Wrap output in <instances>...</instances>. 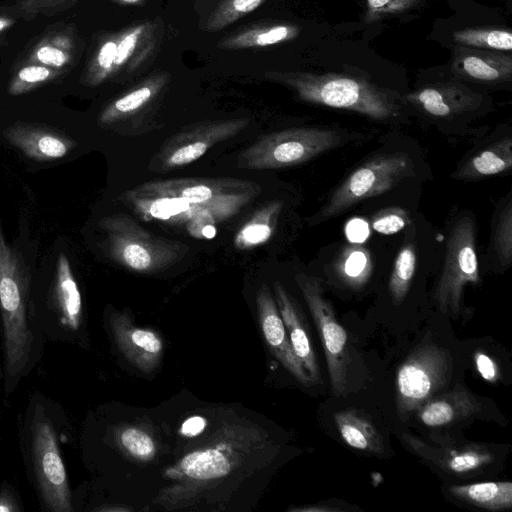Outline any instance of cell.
<instances>
[{
  "mask_svg": "<svg viewBox=\"0 0 512 512\" xmlns=\"http://www.w3.org/2000/svg\"><path fill=\"white\" fill-rule=\"evenodd\" d=\"M261 187L249 180L186 177L145 182L121 197L145 221L184 226L196 238H211L214 224L249 205Z\"/></svg>",
  "mask_w": 512,
  "mask_h": 512,
  "instance_id": "obj_1",
  "label": "cell"
},
{
  "mask_svg": "<svg viewBox=\"0 0 512 512\" xmlns=\"http://www.w3.org/2000/svg\"><path fill=\"white\" fill-rule=\"evenodd\" d=\"M161 38L159 19L141 21L118 31L92 33L74 86L96 89L127 80L151 63Z\"/></svg>",
  "mask_w": 512,
  "mask_h": 512,
  "instance_id": "obj_2",
  "label": "cell"
},
{
  "mask_svg": "<svg viewBox=\"0 0 512 512\" xmlns=\"http://www.w3.org/2000/svg\"><path fill=\"white\" fill-rule=\"evenodd\" d=\"M0 320L4 390L13 392L32 367L35 337L28 313V282L0 227Z\"/></svg>",
  "mask_w": 512,
  "mask_h": 512,
  "instance_id": "obj_3",
  "label": "cell"
},
{
  "mask_svg": "<svg viewBox=\"0 0 512 512\" xmlns=\"http://www.w3.org/2000/svg\"><path fill=\"white\" fill-rule=\"evenodd\" d=\"M265 78L293 89L306 102L387 120L399 114L391 93L369 81L342 74L267 71Z\"/></svg>",
  "mask_w": 512,
  "mask_h": 512,
  "instance_id": "obj_4",
  "label": "cell"
},
{
  "mask_svg": "<svg viewBox=\"0 0 512 512\" xmlns=\"http://www.w3.org/2000/svg\"><path fill=\"white\" fill-rule=\"evenodd\" d=\"M109 256L121 266L152 273L181 260L189 248L185 243L151 233L126 214H114L99 221Z\"/></svg>",
  "mask_w": 512,
  "mask_h": 512,
  "instance_id": "obj_5",
  "label": "cell"
},
{
  "mask_svg": "<svg viewBox=\"0 0 512 512\" xmlns=\"http://www.w3.org/2000/svg\"><path fill=\"white\" fill-rule=\"evenodd\" d=\"M341 135L332 129L290 128L258 138L237 158V167L253 170L296 166L336 147Z\"/></svg>",
  "mask_w": 512,
  "mask_h": 512,
  "instance_id": "obj_6",
  "label": "cell"
},
{
  "mask_svg": "<svg viewBox=\"0 0 512 512\" xmlns=\"http://www.w3.org/2000/svg\"><path fill=\"white\" fill-rule=\"evenodd\" d=\"M414 175L413 162L405 153L379 155L356 168L331 194L311 219L318 224L338 216L357 203L381 195Z\"/></svg>",
  "mask_w": 512,
  "mask_h": 512,
  "instance_id": "obj_7",
  "label": "cell"
},
{
  "mask_svg": "<svg viewBox=\"0 0 512 512\" xmlns=\"http://www.w3.org/2000/svg\"><path fill=\"white\" fill-rule=\"evenodd\" d=\"M90 36L84 33L75 7L49 18L35 35L6 58L41 64L71 74L76 80Z\"/></svg>",
  "mask_w": 512,
  "mask_h": 512,
  "instance_id": "obj_8",
  "label": "cell"
},
{
  "mask_svg": "<svg viewBox=\"0 0 512 512\" xmlns=\"http://www.w3.org/2000/svg\"><path fill=\"white\" fill-rule=\"evenodd\" d=\"M448 350L434 343L418 346L397 373V413L404 418L438 395L452 377Z\"/></svg>",
  "mask_w": 512,
  "mask_h": 512,
  "instance_id": "obj_9",
  "label": "cell"
},
{
  "mask_svg": "<svg viewBox=\"0 0 512 512\" xmlns=\"http://www.w3.org/2000/svg\"><path fill=\"white\" fill-rule=\"evenodd\" d=\"M479 283L475 224L465 216L455 222L446 242L443 269L434 292L438 309L457 317L466 285Z\"/></svg>",
  "mask_w": 512,
  "mask_h": 512,
  "instance_id": "obj_10",
  "label": "cell"
},
{
  "mask_svg": "<svg viewBox=\"0 0 512 512\" xmlns=\"http://www.w3.org/2000/svg\"><path fill=\"white\" fill-rule=\"evenodd\" d=\"M295 281L317 327L332 391L337 396H344L349 390L350 355L347 333L339 323L332 304L325 297L320 280L297 273Z\"/></svg>",
  "mask_w": 512,
  "mask_h": 512,
  "instance_id": "obj_11",
  "label": "cell"
},
{
  "mask_svg": "<svg viewBox=\"0 0 512 512\" xmlns=\"http://www.w3.org/2000/svg\"><path fill=\"white\" fill-rule=\"evenodd\" d=\"M31 453L37 487L45 508L52 512L73 511L56 431L41 409L36 410L31 425Z\"/></svg>",
  "mask_w": 512,
  "mask_h": 512,
  "instance_id": "obj_12",
  "label": "cell"
},
{
  "mask_svg": "<svg viewBox=\"0 0 512 512\" xmlns=\"http://www.w3.org/2000/svg\"><path fill=\"white\" fill-rule=\"evenodd\" d=\"M249 125L248 118L208 120L183 128L153 156L149 169L166 172L201 158L210 148L229 140Z\"/></svg>",
  "mask_w": 512,
  "mask_h": 512,
  "instance_id": "obj_13",
  "label": "cell"
},
{
  "mask_svg": "<svg viewBox=\"0 0 512 512\" xmlns=\"http://www.w3.org/2000/svg\"><path fill=\"white\" fill-rule=\"evenodd\" d=\"M71 74L34 62L5 58L0 61V100L26 101L57 95L74 86Z\"/></svg>",
  "mask_w": 512,
  "mask_h": 512,
  "instance_id": "obj_14",
  "label": "cell"
},
{
  "mask_svg": "<svg viewBox=\"0 0 512 512\" xmlns=\"http://www.w3.org/2000/svg\"><path fill=\"white\" fill-rule=\"evenodd\" d=\"M401 438L417 456L450 474L471 473L494 461L492 450L480 443L437 444L408 433Z\"/></svg>",
  "mask_w": 512,
  "mask_h": 512,
  "instance_id": "obj_15",
  "label": "cell"
},
{
  "mask_svg": "<svg viewBox=\"0 0 512 512\" xmlns=\"http://www.w3.org/2000/svg\"><path fill=\"white\" fill-rule=\"evenodd\" d=\"M261 331L267 346L284 368L303 385L313 382L295 356L282 317L269 287L263 284L256 294Z\"/></svg>",
  "mask_w": 512,
  "mask_h": 512,
  "instance_id": "obj_16",
  "label": "cell"
},
{
  "mask_svg": "<svg viewBox=\"0 0 512 512\" xmlns=\"http://www.w3.org/2000/svg\"><path fill=\"white\" fill-rule=\"evenodd\" d=\"M110 325L118 348L130 363L144 373L158 366L163 342L157 333L135 326L126 313H113Z\"/></svg>",
  "mask_w": 512,
  "mask_h": 512,
  "instance_id": "obj_17",
  "label": "cell"
},
{
  "mask_svg": "<svg viewBox=\"0 0 512 512\" xmlns=\"http://www.w3.org/2000/svg\"><path fill=\"white\" fill-rule=\"evenodd\" d=\"M7 140L29 158L49 162L65 157L76 146L67 135L44 125L17 122L5 132Z\"/></svg>",
  "mask_w": 512,
  "mask_h": 512,
  "instance_id": "obj_18",
  "label": "cell"
},
{
  "mask_svg": "<svg viewBox=\"0 0 512 512\" xmlns=\"http://www.w3.org/2000/svg\"><path fill=\"white\" fill-rule=\"evenodd\" d=\"M273 289L276 305L285 325L293 352L313 384H317L322 381L321 373L301 310L294 298L279 281L274 282Z\"/></svg>",
  "mask_w": 512,
  "mask_h": 512,
  "instance_id": "obj_19",
  "label": "cell"
},
{
  "mask_svg": "<svg viewBox=\"0 0 512 512\" xmlns=\"http://www.w3.org/2000/svg\"><path fill=\"white\" fill-rule=\"evenodd\" d=\"M51 304L57 325L65 331L66 336L80 329L83 319L82 297L65 254H60L57 259L51 289Z\"/></svg>",
  "mask_w": 512,
  "mask_h": 512,
  "instance_id": "obj_20",
  "label": "cell"
},
{
  "mask_svg": "<svg viewBox=\"0 0 512 512\" xmlns=\"http://www.w3.org/2000/svg\"><path fill=\"white\" fill-rule=\"evenodd\" d=\"M171 75L166 71L153 73L131 89L109 101L98 114L99 125L109 126L132 118L148 107L168 85Z\"/></svg>",
  "mask_w": 512,
  "mask_h": 512,
  "instance_id": "obj_21",
  "label": "cell"
},
{
  "mask_svg": "<svg viewBox=\"0 0 512 512\" xmlns=\"http://www.w3.org/2000/svg\"><path fill=\"white\" fill-rule=\"evenodd\" d=\"M452 69L469 81L500 83L511 79L512 58L497 51L457 47Z\"/></svg>",
  "mask_w": 512,
  "mask_h": 512,
  "instance_id": "obj_22",
  "label": "cell"
},
{
  "mask_svg": "<svg viewBox=\"0 0 512 512\" xmlns=\"http://www.w3.org/2000/svg\"><path fill=\"white\" fill-rule=\"evenodd\" d=\"M48 20L16 0H0V61L21 48Z\"/></svg>",
  "mask_w": 512,
  "mask_h": 512,
  "instance_id": "obj_23",
  "label": "cell"
},
{
  "mask_svg": "<svg viewBox=\"0 0 512 512\" xmlns=\"http://www.w3.org/2000/svg\"><path fill=\"white\" fill-rule=\"evenodd\" d=\"M477 96L462 85L441 83L424 87L407 99L426 114L447 117L472 109Z\"/></svg>",
  "mask_w": 512,
  "mask_h": 512,
  "instance_id": "obj_24",
  "label": "cell"
},
{
  "mask_svg": "<svg viewBox=\"0 0 512 512\" xmlns=\"http://www.w3.org/2000/svg\"><path fill=\"white\" fill-rule=\"evenodd\" d=\"M481 409L478 399L463 385L436 395L418 409V418L429 427H439L467 418Z\"/></svg>",
  "mask_w": 512,
  "mask_h": 512,
  "instance_id": "obj_25",
  "label": "cell"
},
{
  "mask_svg": "<svg viewBox=\"0 0 512 512\" xmlns=\"http://www.w3.org/2000/svg\"><path fill=\"white\" fill-rule=\"evenodd\" d=\"M512 167V140L501 139L469 158L456 172L459 180H478L500 174Z\"/></svg>",
  "mask_w": 512,
  "mask_h": 512,
  "instance_id": "obj_26",
  "label": "cell"
},
{
  "mask_svg": "<svg viewBox=\"0 0 512 512\" xmlns=\"http://www.w3.org/2000/svg\"><path fill=\"white\" fill-rule=\"evenodd\" d=\"M334 420L344 442L357 450L382 454V438L374 425L355 409H345L334 414Z\"/></svg>",
  "mask_w": 512,
  "mask_h": 512,
  "instance_id": "obj_27",
  "label": "cell"
},
{
  "mask_svg": "<svg viewBox=\"0 0 512 512\" xmlns=\"http://www.w3.org/2000/svg\"><path fill=\"white\" fill-rule=\"evenodd\" d=\"M284 203L272 200L258 207L234 237V246L248 250L266 243L274 234Z\"/></svg>",
  "mask_w": 512,
  "mask_h": 512,
  "instance_id": "obj_28",
  "label": "cell"
},
{
  "mask_svg": "<svg viewBox=\"0 0 512 512\" xmlns=\"http://www.w3.org/2000/svg\"><path fill=\"white\" fill-rule=\"evenodd\" d=\"M299 28L293 24L276 23L251 27L223 38L217 45L222 50H243L268 47L296 38Z\"/></svg>",
  "mask_w": 512,
  "mask_h": 512,
  "instance_id": "obj_29",
  "label": "cell"
},
{
  "mask_svg": "<svg viewBox=\"0 0 512 512\" xmlns=\"http://www.w3.org/2000/svg\"><path fill=\"white\" fill-rule=\"evenodd\" d=\"M449 492L457 499L487 510L500 511L510 509L512 506L510 481L452 485Z\"/></svg>",
  "mask_w": 512,
  "mask_h": 512,
  "instance_id": "obj_30",
  "label": "cell"
},
{
  "mask_svg": "<svg viewBox=\"0 0 512 512\" xmlns=\"http://www.w3.org/2000/svg\"><path fill=\"white\" fill-rule=\"evenodd\" d=\"M373 263L369 251L360 244L344 246L332 263L335 277L345 286L359 289L372 273Z\"/></svg>",
  "mask_w": 512,
  "mask_h": 512,
  "instance_id": "obj_31",
  "label": "cell"
},
{
  "mask_svg": "<svg viewBox=\"0 0 512 512\" xmlns=\"http://www.w3.org/2000/svg\"><path fill=\"white\" fill-rule=\"evenodd\" d=\"M417 253L413 243H405L399 250L389 279V293L400 304L405 299L416 272Z\"/></svg>",
  "mask_w": 512,
  "mask_h": 512,
  "instance_id": "obj_32",
  "label": "cell"
},
{
  "mask_svg": "<svg viewBox=\"0 0 512 512\" xmlns=\"http://www.w3.org/2000/svg\"><path fill=\"white\" fill-rule=\"evenodd\" d=\"M454 41L466 47L485 48L494 51H510L512 34L509 30L495 28H471L456 31Z\"/></svg>",
  "mask_w": 512,
  "mask_h": 512,
  "instance_id": "obj_33",
  "label": "cell"
},
{
  "mask_svg": "<svg viewBox=\"0 0 512 512\" xmlns=\"http://www.w3.org/2000/svg\"><path fill=\"white\" fill-rule=\"evenodd\" d=\"M265 1L267 0H223L207 19L205 30H221L256 10Z\"/></svg>",
  "mask_w": 512,
  "mask_h": 512,
  "instance_id": "obj_34",
  "label": "cell"
},
{
  "mask_svg": "<svg viewBox=\"0 0 512 512\" xmlns=\"http://www.w3.org/2000/svg\"><path fill=\"white\" fill-rule=\"evenodd\" d=\"M194 456L199 458L200 460L204 461L205 463H208L212 460V476H221L223 474H226L229 470V459L225 457L224 454L221 452L219 453L218 449H208L205 451H195L192 453ZM210 465L201 464V465H191V466H175L174 468H171L167 472V474L171 478H179L183 477L184 475L189 477H194L197 479H208L210 474Z\"/></svg>",
  "mask_w": 512,
  "mask_h": 512,
  "instance_id": "obj_35",
  "label": "cell"
},
{
  "mask_svg": "<svg viewBox=\"0 0 512 512\" xmlns=\"http://www.w3.org/2000/svg\"><path fill=\"white\" fill-rule=\"evenodd\" d=\"M118 442L129 455L142 461L152 459L156 453L153 438L136 427L122 429L118 434Z\"/></svg>",
  "mask_w": 512,
  "mask_h": 512,
  "instance_id": "obj_36",
  "label": "cell"
},
{
  "mask_svg": "<svg viewBox=\"0 0 512 512\" xmlns=\"http://www.w3.org/2000/svg\"><path fill=\"white\" fill-rule=\"evenodd\" d=\"M494 248L502 266H508L512 260V201L508 198L502 209L494 231Z\"/></svg>",
  "mask_w": 512,
  "mask_h": 512,
  "instance_id": "obj_37",
  "label": "cell"
},
{
  "mask_svg": "<svg viewBox=\"0 0 512 512\" xmlns=\"http://www.w3.org/2000/svg\"><path fill=\"white\" fill-rule=\"evenodd\" d=\"M409 212L399 207H389L377 211L371 221L372 228L380 234L392 235L410 223Z\"/></svg>",
  "mask_w": 512,
  "mask_h": 512,
  "instance_id": "obj_38",
  "label": "cell"
},
{
  "mask_svg": "<svg viewBox=\"0 0 512 512\" xmlns=\"http://www.w3.org/2000/svg\"><path fill=\"white\" fill-rule=\"evenodd\" d=\"M30 11L50 18L74 9L80 0H16Z\"/></svg>",
  "mask_w": 512,
  "mask_h": 512,
  "instance_id": "obj_39",
  "label": "cell"
},
{
  "mask_svg": "<svg viewBox=\"0 0 512 512\" xmlns=\"http://www.w3.org/2000/svg\"><path fill=\"white\" fill-rule=\"evenodd\" d=\"M420 0H367L368 21H375L379 18L403 12L418 4Z\"/></svg>",
  "mask_w": 512,
  "mask_h": 512,
  "instance_id": "obj_40",
  "label": "cell"
},
{
  "mask_svg": "<svg viewBox=\"0 0 512 512\" xmlns=\"http://www.w3.org/2000/svg\"><path fill=\"white\" fill-rule=\"evenodd\" d=\"M476 368L480 375L489 382H496L499 377V369L496 362L482 351H477L474 355Z\"/></svg>",
  "mask_w": 512,
  "mask_h": 512,
  "instance_id": "obj_41",
  "label": "cell"
},
{
  "mask_svg": "<svg viewBox=\"0 0 512 512\" xmlns=\"http://www.w3.org/2000/svg\"><path fill=\"white\" fill-rule=\"evenodd\" d=\"M207 426V421L202 416H191L181 426L180 432L186 437H195L201 434Z\"/></svg>",
  "mask_w": 512,
  "mask_h": 512,
  "instance_id": "obj_42",
  "label": "cell"
},
{
  "mask_svg": "<svg viewBox=\"0 0 512 512\" xmlns=\"http://www.w3.org/2000/svg\"><path fill=\"white\" fill-rule=\"evenodd\" d=\"M21 508L19 503L10 489L3 488L0 490V512H18Z\"/></svg>",
  "mask_w": 512,
  "mask_h": 512,
  "instance_id": "obj_43",
  "label": "cell"
},
{
  "mask_svg": "<svg viewBox=\"0 0 512 512\" xmlns=\"http://www.w3.org/2000/svg\"><path fill=\"white\" fill-rule=\"evenodd\" d=\"M362 222L356 220L350 223L347 232L353 242H359L363 240L362 236L359 234V228L361 227Z\"/></svg>",
  "mask_w": 512,
  "mask_h": 512,
  "instance_id": "obj_44",
  "label": "cell"
},
{
  "mask_svg": "<svg viewBox=\"0 0 512 512\" xmlns=\"http://www.w3.org/2000/svg\"><path fill=\"white\" fill-rule=\"evenodd\" d=\"M294 510L299 511H343L342 508H338L336 506H333L332 504H329L328 506L326 504H321V506H313V507H307V508H297Z\"/></svg>",
  "mask_w": 512,
  "mask_h": 512,
  "instance_id": "obj_45",
  "label": "cell"
},
{
  "mask_svg": "<svg viewBox=\"0 0 512 512\" xmlns=\"http://www.w3.org/2000/svg\"><path fill=\"white\" fill-rule=\"evenodd\" d=\"M119 5H140L144 0H109Z\"/></svg>",
  "mask_w": 512,
  "mask_h": 512,
  "instance_id": "obj_46",
  "label": "cell"
}]
</instances>
